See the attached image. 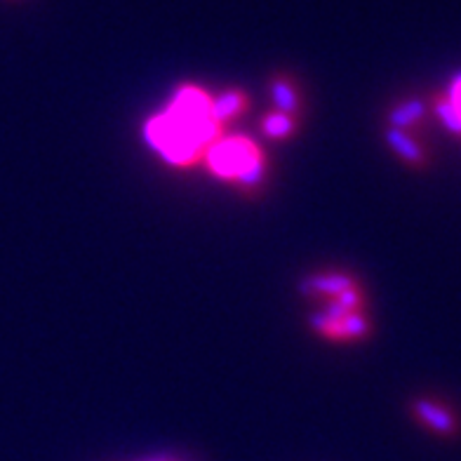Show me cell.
<instances>
[{"label": "cell", "instance_id": "obj_1", "mask_svg": "<svg viewBox=\"0 0 461 461\" xmlns=\"http://www.w3.org/2000/svg\"><path fill=\"white\" fill-rule=\"evenodd\" d=\"M207 163L214 175L236 179L248 191H255L264 182V160H261L259 149L243 137L214 144L207 156Z\"/></svg>", "mask_w": 461, "mask_h": 461}, {"label": "cell", "instance_id": "obj_11", "mask_svg": "<svg viewBox=\"0 0 461 461\" xmlns=\"http://www.w3.org/2000/svg\"><path fill=\"white\" fill-rule=\"evenodd\" d=\"M311 325L316 328V332L325 334L328 339H334V341H344V332H341V322L332 321V318H328L325 313H316V316L311 318Z\"/></svg>", "mask_w": 461, "mask_h": 461}, {"label": "cell", "instance_id": "obj_4", "mask_svg": "<svg viewBox=\"0 0 461 461\" xmlns=\"http://www.w3.org/2000/svg\"><path fill=\"white\" fill-rule=\"evenodd\" d=\"M429 113H431V109H429V104L424 99L410 97L393 104L386 118H389V128L402 130V132H414V130L424 128Z\"/></svg>", "mask_w": 461, "mask_h": 461}, {"label": "cell", "instance_id": "obj_9", "mask_svg": "<svg viewBox=\"0 0 461 461\" xmlns=\"http://www.w3.org/2000/svg\"><path fill=\"white\" fill-rule=\"evenodd\" d=\"M261 132L271 137V140H287L290 134L297 132V118L285 113H268L264 121H261Z\"/></svg>", "mask_w": 461, "mask_h": 461}, {"label": "cell", "instance_id": "obj_13", "mask_svg": "<svg viewBox=\"0 0 461 461\" xmlns=\"http://www.w3.org/2000/svg\"><path fill=\"white\" fill-rule=\"evenodd\" d=\"M322 313H325L328 318H332V321H337V322H341L346 316H348V311H346L341 303L334 302V299L328 303V306H325V309H322Z\"/></svg>", "mask_w": 461, "mask_h": 461}, {"label": "cell", "instance_id": "obj_3", "mask_svg": "<svg viewBox=\"0 0 461 461\" xmlns=\"http://www.w3.org/2000/svg\"><path fill=\"white\" fill-rule=\"evenodd\" d=\"M384 137H386V144L393 149V153L402 160V163L414 167V170H424V167H429V151H426V146L421 144L412 132H402V130L389 128Z\"/></svg>", "mask_w": 461, "mask_h": 461}, {"label": "cell", "instance_id": "obj_5", "mask_svg": "<svg viewBox=\"0 0 461 461\" xmlns=\"http://www.w3.org/2000/svg\"><path fill=\"white\" fill-rule=\"evenodd\" d=\"M358 287V280L348 274H341V271H332V274H316L309 276L306 280H302L299 290L303 294H325V297L337 299L341 292L353 290Z\"/></svg>", "mask_w": 461, "mask_h": 461}, {"label": "cell", "instance_id": "obj_10", "mask_svg": "<svg viewBox=\"0 0 461 461\" xmlns=\"http://www.w3.org/2000/svg\"><path fill=\"white\" fill-rule=\"evenodd\" d=\"M370 322L367 318L363 316V311H353L348 316L341 321V332H344V341L351 339V341H360L365 339L367 334H370Z\"/></svg>", "mask_w": 461, "mask_h": 461}, {"label": "cell", "instance_id": "obj_6", "mask_svg": "<svg viewBox=\"0 0 461 461\" xmlns=\"http://www.w3.org/2000/svg\"><path fill=\"white\" fill-rule=\"evenodd\" d=\"M268 90H271V102H274L278 113L292 115V118L302 113V95H299L294 80L287 78V76H274Z\"/></svg>", "mask_w": 461, "mask_h": 461}, {"label": "cell", "instance_id": "obj_2", "mask_svg": "<svg viewBox=\"0 0 461 461\" xmlns=\"http://www.w3.org/2000/svg\"><path fill=\"white\" fill-rule=\"evenodd\" d=\"M412 414L419 424H424L429 431L438 433L443 438H456L461 433V421L455 414V410L433 398H417L412 401Z\"/></svg>", "mask_w": 461, "mask_h": 461}, {"label": "cell", "instance_id": "obj_14", "mask_svg": "<svg viewBox=\"0 0 461 461\" xmlns=\"http://www.w3.org/2000/svg\"><path fill=\"white\" fill-rule=\"evenodd\" d=\"M449 99L455 102V106L461 113V76H456L455 83H452V90H449Z\"/></svg>", "mask_w": 461, "mask_h": 461}, {"label": "cell", "instance_id": "obj_8", "mask_svg": "<svg viewBox=\"0 0 461 461\" xmlns=\"http://www.w3.org/2000/svg\"><path fill=\"white\" fill-rule=\"evenodd\" d=\"M433 113L438 115V121L443 122L445 130H449L452 134L461 137V113L455 106V102L449 99V95L438 92L433 97Z\"/></svg>", "mask_w": 461, "mask_h": 461}, {"label": "cell", "instance_id": "obj_7", "mask_svg": "<svg viewBox=\"0 0 461 461\" xmlns=\"http://www.w3.org/2000/svg\"><path fill=\"white\" fill-rule=\"evenodd\" d=\"M245 109H248V97H245V92L240 90H226L221 92L219 97L210 99V118H212L217 125L230 121V118H236V115L243 113Z\"/></svg>", "mask_w": 461, "mask_h": 461}, {"label": "cell", "instance_id": "obj_12", "mask_svg": "<svg viewBox=\"0 0 461 461\" xmlns=\"http://www.w3.org/2000/svg\"><path fill=\"white\" fill-rule=\"evenodd\" d=\"M334 302L341 303V306H344V309L348 311V313H353V311H363L365 294H363V290H360V285H358V287H353V290L341 292L339 297L334 299Z\"/></svg>", "mask_w": 461, "mask_h": 461}]
</instances>
